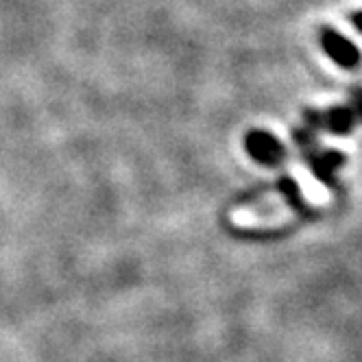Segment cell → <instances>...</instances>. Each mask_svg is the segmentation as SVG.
<instances>
[{
  "mask_svg": "<svg viewBox=\"0 0 362 362\" xmlns=\"http://www.w3.org/2000/svg\"><path fill=\"white\" fill-rule=\"evenodd\" d=\"M301 194V186L281 184L277 190L264 192L253 201L240 203L229 212L231 227L243 231H264L288 227L299 218L297 203Z\"/></svg>",
  "mask_w": 362,
  "mask_h": 362,
  "instance_id": "6da1fadb",
  "label": "cell"
},
{
  "mask_svg": "<svg viewBox=\"0 0 362 362\" xmlns=\"http://www.w3.org/2000/svg\"><path fill=\"white\" fill-rule=\"evenodd\" d=\"M247 148L253 155V160L269 164V166H277L284 158H286V151H284L279 140H275L271 134H264V132L249 134Z\"/></svg>",
  "mask_w": 362,
  "mask_h": 362,
  "instance_id": "7a4b0ae2",
  "label": "cell"
},
{
  "mask_svg": "<svg viewBox=\"0 0 362 362\" xmlns=\"http://www.w3.org/2000/svg\"><path fill=\"white\" fill-rule=\"evenodd\" d=\"M321 35H323V48L336 64H341L343 68H356L360 64L358 48L349 40H345L341 33H336L332 29H323Z\"/></svg>",
  "mask_w": 362,
  "mask_h": 362,
  "instance_id": "3957f363",
  "label": "cell"
},
{
  "mask_svg": "<svg viewBox=\"0 0 362 362\" xmlns=\"http://www.w3.org/2000/svg\"><path fill=\"white\" fill-rule=\"evenodd\" d=\"M360 110H339V112H329L325 116V122L329 127V132H347V129L356 122Z\"/></svg>",
  "mask_w": 362,
  "mask_h": 362,
  "instance_id": "277c9868",
  "label": "cell"
},
{
  "mask_svg": "<svg viewBox=\"0 0 362 362\" xmlns=\"http://www.w3.org/2000/svg\"><path fill=\"white\" fill-rule=\"evenodd\" d=\"M351 20H354V24H356V29H358V31H362V11L354 13V18H351Z\"/></svg>",
  "mask_w": 362,
  "mask_h": 362,
  "instance_id": "5b68a950",
  "label": "cell"
}]
</instances>
